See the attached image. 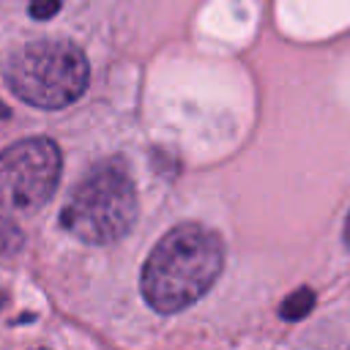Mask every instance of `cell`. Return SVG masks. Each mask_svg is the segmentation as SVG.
Listing matches in <instances>:
<instances>
[{"label":"cell","mask_w":350,"mask_h":350,"mask_svg":"<svg viewBox=\"0 0 350 350\" xmlns=\"http://www.w3.org/2000/svg\"><path fill=\"white\" fill-rule=\"evenodd\" d=\"M8 241H11V232L8 230H0V257L8 252Z\"/></svg>","instance_id":"52a82bcc"},{"label":"cell","mask_w":350,"mask_h":350,"mask_svg":"<svg viewBox=\"0 0 350 350\" xmlns=\"http://www.w3.org/2000/svg\"><path fill=\"white\" fill-rule=\"evenodd\" d=\"M63 227L85 243H112L123 238L137 219V189L118 161L98 164L71 191Z\"/></svg>","instance_id":"7a4b0ae2"},{"label":"cell","mask_w":350,"mask_h":350,"mask_svg":"<svg viewBox=\"0 0 350 350\" xmlns=\"http://www.w3.org/2000/svg\"><path fill=\"white\" fill-rule=\"evenodd\" d=\"M5 79L22 101L41 109H60L85 93L88 60L68 41H36L11 57Z\"/></svg>","instance_id":"3957f363"},{"label":"cell","mask_w":350,"mask_h":350,"mask_svg":"<svg viewBox=\"0 0 350 350\" xmlns=\"http://www.w3.org/2000/svg\"><path fill=\"white\" fill-rule=\"evenodd\" d=\"M224 265L221 238L194 221L172 227L148 254L142 268V295L161 314L180 312L200 301Z\"/></svg>","instance_id":"6da1fadb"},{"label":"cell","mask_w":350,"mask_h":350,"mask_svg":"<svg viewBox=\"0 0 350 350\" xmlns=\"http://www.w3.org/2000/svg\"><path fill=\"white\" fill-rule=\"evenodd\" d=\"M312 306H314V293H312L309 287H298L295 293H290V295L282 301L279 314H282L284 320H301V317H306V314L312 312Z\"/></svg>","instance_id":"5b68a950"},{"label":"cell","mask_w":350,"mask_h":350,"mask_svg":"<svg viewBox=\"0 0 350 350\" xmlns=\"http://www.w3.org/2000/svg\"><path fill=\"white\" fill-rule=\"evenodd\" d=\"M60 5H63V0H30V14L36 19H49L60 11Z\"/></svg>","instance_id":"8992f818"},{"label":"cell","mask_w":350,"mask_h":350,"mask_svg":"<svg viewBox=\"0 0 350 350\" xmlns=\"http://www.w3.org/2000/svg\"><path fill=\"white\" fill-rule=\"evenodd\" d=\"M60 150L46 137L22 139L0 153V211L27 213L41 208L60 180Z\"/></svg>","instance_id":"277c9868"},{"label":"cell","mask_w":350,"mask_h":350,"mask_svg":"<svg viewBox=\"0 0 350 350\" xmlns=\"http://www.w3.org/2000/svg\"><path fill=\"white\" fill-rule=\"evenodd\" d=\"M3 118H8V109H5V104L0 101V120H3Z\"/></svg>","instance_id":"9c48e42d"},{"label":"cell","mask_w":350,"mask_h":350,"mask_svg":"<svg viewBox=\"0 0 350 350\" xmlns=\"http://www.w3.org/2000/svg\"><path fill=\"white\" fill-rule=\"evenodd\" d=\"M345 243L350 249V213H347V221H345Z\"/></svg>","instance_id":"ba28073f"}]
</instances>
